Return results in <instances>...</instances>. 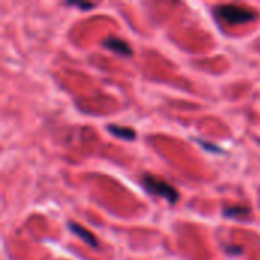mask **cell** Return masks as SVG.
<instances>
[{"label": "cell", "mask_w": 260, "mask_h": 260, "mask_svg": "<svg viewBox=\"0 0 260 260\" xmlns=\"http://www.w3.org/2000/svg\"><path fill=\"white\" fill-rule=\"evenodd\" d=\"M142 183H143V187H145L149 193L157 195V197H160V198H165V200H166L168 203H171V204H175V203L180 200L178 190H177L172 184L166 183L163 178H158V177H155V175L146 174V175H143Z\"/></svg>", "instance_id": "cell-1"}, {"label": "cell", "mask_w": 260, "mask_h": 260, "mask_svg": "<svg viewBox=\"0 0 260 260\" xmlns=\"http://www.w3.org/2000/svg\"><path fill=\"white\" fill-rule=\"evenodd\" d=\"M215 15L229 24H242L256 18V14L238 5H221L215 8Z\"/></svg>", "instance_id": "cell-2"}, {"label": "cell", "mask_w": 260, "mask_h": 260, "mask_svg": "<svg viewBox=\"0 0 260 260\" xmlns=\"http://www.w3.org/2000/svg\"><path fill=\"white\" fill-rule=\"evenodd\" d=\"M104 46L108 49V50H113L119 55H125V56H129L133 55V49L129 47V44L122 40V38H116V37H110L104 41Z\"/></svg>", "instance_id": "cell-3"}, {"label": "cell", "mask_w": 260, "mask_h": 260, "mask_svg": "<svg viewBox=\"0 0 260 260\" xmlns=\"http://www.w3.org/2000/svg\"><path fill=\"white\" fill-rule=\"evenodd\" d=\"M69 229L72 230V233H75L76 236H79L82 241H85V244H88L90 247H98V239L84 227L75 224V222H69Z\"/></svg>", "instance_id": "cell-4"}, {"label": "cell", "mask_w": 260, "mask_h": 260, "mask_svg": "<svg viewBox=\"0 0 260 260\" xmlns=\"http://www.w3.org/2000/svg\"><path fill=\"white\" fill-rule=\"evenodd\" d=\"M108 131L116 136V137H120L123 140H134L136 139V131L131 129V128H126V126H119V125H110L108 126Z\"/></svg>", "instance_id": "cell-5"}, {"label": "cell", "mask_w": 260, "mask_h": 260, "mask_svg": "<svg viewBox=\"0 0 260 260\" xmlns=\"http://www.w3.org/2000/svg\"><path fill=\"white\" fill-rule=\"evenodd\" d=\"M245 213H250V210L248 209H244V207H229V209L224 210V215L225 216H235V218L244 216Z\"/></svg>", "instance_id": "cell-6"}, {"label": "cell", "mask_w": 260, "mask_h": 260, "mask_svg": "<svg viewBox=\"0 0 260 260\" xmlns=\"http://www.w3.org/2000/svg\"><path fill=\"white\" fill-rule=\"evenodd\" d=\"M70 5L79 6V8H82V9H88V8H93V6H94L93 3H70Z\"/></svg>", "instance_id": "cell-7"}]
</instances>
